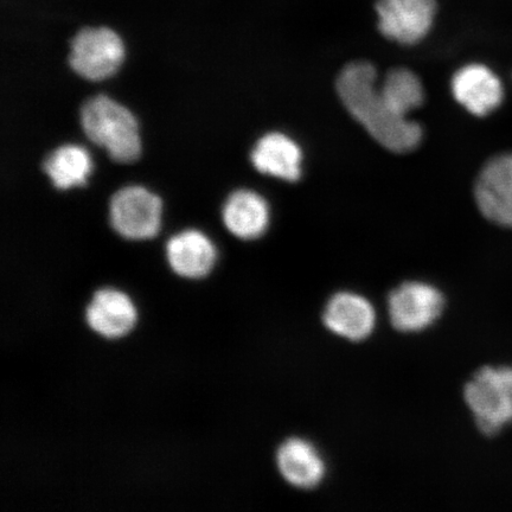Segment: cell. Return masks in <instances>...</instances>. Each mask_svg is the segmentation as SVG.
Listing matches in <instances>:
<instances>
[{"label":"cell","mask_w":512,"mask_h":512,"mask_svg":"<svg viewBox=\"0 0 512 512\" xmlns=\"http://www.w3.org/2000/svg\"><path fill=\"white\" fill-rule=\"evenodd\" d=\"M437 10V0H379L375 6L381 34L405 46L424 40Z\"/></svg>","instance_id":"7"},{"label":"cell","mask_w":512,"mask_h":512,"mask_svg":"<svg viewBox=\"0 0 512 512\" xmlns=\"http://www.w3.org/2000/svg\"><path fill=\"white\" fill-rule=\"evenodd\" d=\"M446 306L444 293L422 281H407L390 292L388 313L395 330L405 334L425 331L438 322Z\"/></svg>","instance_id":"6"},{"label":"cell","mask_w":512,"mask_h":512,"mask_svg":"<svg viewBox=\"0 0 512 512\" xmlns=\"http://www.w3.org/2000/svg\"><path fill=\"white\" fill-rule=\"evenodd\" d=\"M249 157L254 169L262 175L287 182H297L302 176V149L286 134H265L255 143Z\"/></svg>","instance_id":"15"},{"label":"cell","mask_w":512,"mask_h":512,"mask_svg":"<svg viewBox=\"0 0 512 512\" xmlns=\"http://www.w3.org/2000/svg\"><path fill=\"white\" fill-rule=\"evenodd\" d=\"M224 228L243 241L260 239L270 224V207L264 197L253 190L230 192L221 208Z\"/></svg>","instance_id":"14"},{"label":"cell","mask_w":512,"mask_h":512,"mask_svg":"<svg viewBox=\"0 0 512 512\" xmlns=\"http://www.w3.org/2000/svg\"><path fill=\"white\" fill-rule=\"evenodd\" d=\"M42 174L57 191L85 188L93 174L92 156L79 144L64 143L54 147L42 159Z\"/></svg>","instance_id":"16"},{"label":"cell","mask_w":512,"mask_h":512,"mask_svg":"<svg viewBox=\"0 0 512 512\" xmlns=\"http://www.w3.org/2000/svg\"><path fill=\"white\" fill-rule=\"evenodd\" d=\"M323 323L326 329L338 337L350 342H362L375 330V307L361 294L338 292L324 307Z\"/></svg>","instance_id":"11"},{"label":"cell","mask_w":512,"mask_h":512,"mask_svg":"<svg viewBox=\"0 0 512 512\" xmlns=\"http://www.w3.org/2000/svg\"><path fill=\"white\" fill-rule=\"evenodd\" d=\"M83 136L104 150L112 162L130 165L143 156L142 127L130 108L105 93L94 94L79 107Z\"/></svg>","instance_id":"2"},{"label":"cell","mask_w":512,"mask_h":512,"mask_svg":"<svg viewBox=\"0 0 512 512\" xmlns=\"http://www.w3.org/2000/svg\"><path fill=\"white\" fill-rule=\"evenodd\" d=\"M172 273L185 280H202L213 272L219 253L209 236L188 228L171 235L164 246Z\"/></svg>","instance_id":"9"},{"label":"cell","mask_w":512,"mask_h":512,"mask_svg":"<svg viewBox=\"0 0 512 512\" xmlns=\"http://www.w3.org/2000/svg\"><path fill=\"white\" fill-rule=\"evenodd\" d=\"M452 94L460 105L478 117L494 112L503 101L501 80L483 64H469L454 74Z\"/></svg>","instance_id":"12"},{"label":"cell","mask_w":512,"mask_h":512,"mask_svg":"<svg viewBox=\"0 0 512 512\" xmlns=\"http://www.w3.org/2000/svg\"><path fill=\"white\" fill-rule=\"evenodd\" d=\"M123 38L110 28H83L69 44L68 66L83 81L110 80L124 66Z\"/></svg>","instance_id":"5"},{"label":"cell","mask_w":512,"mask_h":512,"mask_svg":"<svg viewBox=\"0 0 512 512\" xmlns=\"http://www.w3.org/2000/svg\"><path fill=\"white\" fill-rule=\"evenodd\" d=\"M280 476L299 490H313L323 483L326 464L317 447L303 438L284 441L275 454Z\"/></svg>","instance_id":"13"},{"label":"cell","mask_w":512,"mask_h":512,"mask_svg":"<svg viewBox=\"0 0 512 512\" xmlns=\"http://www.w3.org/2000/svg\"><path fill=\"white\" fill-rule=\"evenodd\" d=\"M475 196L486 219L512 228V152L496 156L484 165L477 178Z\"/></svg>","instance_id":"8"},{"label":"cell","mask_w":512,"mask_h":512,"mask_svg":"<svg viewBox=\"0 0 512 512\" xmlns=\"http://www.w3.org/2000/svg\"><path fill=\"white\" fill-rule=\"evenodd\" d=\"M162 197L140 184L125 185L108 198V224L119 238L142 242L155 239L163 224Z\"/></svg>","instance_id":"4"},{"label":"cell","mask_w":512,"mask_h":512,"mask_svg":"<svg viewBox=\"0 0 512 512\" xmlns=\"http://www.w3.org/2000/svg\"><path fill=\"white\" fill-rule=\"evenodd\" d=\"M376 78L373 64H348L337 79L339 98L352 117L387 150L395 153L414 150L422 139L420 125L392 111L376 86Z\"/></svg>","instance_id":"1"},{"label":"cell","mask_w":512,"mask_h":512,"mask_svg":"<svg viewBox=\"0 0 512 512\" xmlns=\"http://www.w3.org/2000/svg\"><path fill=\"white\" fill-rule=\"evenodd\" d=\"M380 92L392 111L402 118L420 107L425 96L418 76L405 68L390 70Z\"/></svg>","instance_id":"17"},{"label":"cell","mask_w":512,"mask_h":512,"mask_svg":"<svg viewBox=\"0 0 512 512\" xmlns=\"http://www.w3.org/2000/svg\"><path fill=\"white\" fill-rule=\"evenodd\" d=\"M138 311L133 300L115 288H99L85 309V322L101 338H124L136 328Z\"/></svg>","instance_id":"10"},{"label":"cell","mask_w":512,"mask_h":512,"mask_svg":"<svg viewBox=\"0 0 512 512\" xmlns=\"http://www.w3.org/2000/svg\"><path fill=\"white\" fill-rule=\"evenodd\" d=\"M478 430L495 437L512 424V366L483 367L464 388Z\"/></svg>","instance_id":"3"}]
</instances>
